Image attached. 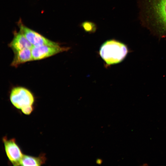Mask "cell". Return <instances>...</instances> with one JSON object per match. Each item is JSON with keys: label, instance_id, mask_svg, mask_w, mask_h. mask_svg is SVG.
<instances>
[{"label": "cell", "instance_id": "ba28073f", "mask_svg": "<svg viewBox=\"0 0 166 166\" xmlns=\"http://www.w3.org/2000/svg\"><path fill=\"white\" fill-rule=\"evenodd\" d=\"M31 49H26L14 52V56L11 65L17 67L20 65L33 60Z\"/></svg>", "mask_w": 166, "mask_h": 166}, {"label": "cell", "instance_id": "52a82bcc", "mask_svg": "<svg viewBox=\"0 0 166 166\" xmlns=\"http://www.w3.org/2000/svg\"><path fill=\"white\" fill-rule=\"evenodd\" d=\"M14 33L13 38L9 45L14 53L32 48L33 45L20 32H15Z\"/></svg>", "mask_w": 166, "mask_h": 166}, {"label": "cell", "instance_id": "9c48e42d", "mask_svg": "<svg viewBox=\"0 0 166 166\" xmlns=\"http://www.w3.org/2000/svg\"><path fill=\"white\" fill-rule=\"evenodd\" d=\"M46 158L44 155L38 157L23 154L20 163V166H41L44 164Z\"/></svg>", "mask_w": 166, "mask_h": 166}, {"label": "cell", "instance_id": "30bf717a", "mask_svg": "<svg viewBox=\"0 0 166 166\" xmlns=\"http://www.w3.org/2000/svg\"><path fill=\"white\" fill-rule=\"evenodd\" d=\"M81 26L84 31L89 33L95 32L97 29L96 24L90 21L84 22L81 23Z\"/></svg>", "mask_w": 166, "mask_h": 166}, {"label": "cell", "instance_id": "277c9868", "mask_svg": "<svg viewBox=\"0 0 166 166\" xmlns=\"http://www.w3.org/2000/svg\"><path fill=\"white\" fill-rule=\"evenodd\" d=\"M69 47L58 45H41L33 46L31 53L33 60H38L68 50Z\"/></svg>", "mask_w": 166, "mask_h": 166}, {"label": "cell", "instance_id": "7c38bea8", "mask_svg": "<svg viewBox=\"0 0 166 166\" xmlns=\"http://www.w3.org/2000/svg\"><path fill=\"white\" fill-rule=\"evenodd\" d=\"M143 166H147L148 165V164L146 163L144 164H143L142 165Z\"/></svg>", "mask_w": 166, "mask_h": 166}, {"label": "cell", "instance_id": "6da1fadb", "mask_svg": "<svg viewBox=\"0 0 166 166\" xmlns=\"http://www.w3.org/2000/svg\"><path fill=\"white\" fill-rule=\"evenodd\" d=\"M128 52V48L125 44L116 39H111L103 43L99 53L106 66L108 67L121 62Z\"/></svg>", "mask_w": 166, "mask_h": 166}, {"label": "cell", "instance_id": "3957f363", "mask_svg": "<svg viewBox=\"0 0 166 166\" xmlns=\"http://www.w3.org/2000/svg\"><path fill=\"white\" fill-rule=\"evenodd\" d=\"M10 98L14 106L20 109L23 114L29 115L33 112L34 98L32 93L26 88L20 86L13 88Z\"/></svg>", "mask_w": 166, "mask_h": 166}, {"label": "cell", "instance_id": "5b68a950", "mask_svg": "<svg viewBox=\"0 0 166 166\" xmlns=\"http://www.w3.org/2000/svg\"><path fill=\"white\" fill-rule=\"evenodd\" d=\"M20 32L22 33L33 46L46 45H60L59 43L52 41L38 32L28 28L22 23H19Z\"/></svg>", "mask_w": 166, "mask_h": 166}, {"label": "cell", "instance_id": "8992f818", "mask_svg": "<svg viewBox=\"0 0 166 166\" xmlns=\"http://www.w3.org/2000/svg\"><path fill=\"white\" fill-rule=\"evenodd\" d=\"M3 142L7 156L14 166H20V161L23 155L14 139H8L5 136Z\"/></svg>", "mask_w": 166, "mask_h": 166}, {"label": "cell", "instance_id": "8fae6325", "mask_svg": "<svg viewBox=\"0 0 166 166\" xmlns=\"http://www.w3.org/2000/svg\"><path fill=\"white\" fill-rule=\"evenodd\" d=\"M97 163L98 164H100L101 163L102 161L100 159H97L96 161Z\"/></svg>", "mask_w": 166, "mask_h": 166}, {"label": "cell", "instance_id": "7a4b0ae2", "mask_svg": "<svg viewBox=\"0 0 166 166\" xmlns=\"http://www.w3.org/2000/svg\"><path fill=\"white\" fill-rule=\"evenodd\" d=\"M148 18L156 30L166 35V0H144Z\"/></svg>", "mask_w": 166, "mask_h": 166}]
</instances>
